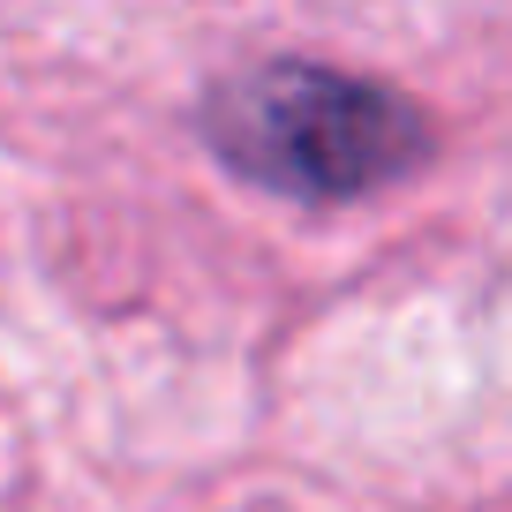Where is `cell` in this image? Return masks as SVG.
<instances>
[{
    "label": "cell",
    "mask_w": 512,
    "mask_h": 512,
    "mask_svg": "<svg viewBox=\"0 0 512 512\" xmlns=\"http://www.w3.org/2000/svg\"><path fill=\"white\" fill-rule=\"evenodd\" d=\"M196 136L226 174L287 204L377 196L437 151L430 113L407 91L354 68L294 61V53L219 76L196 106Z\"/></svg>",
    "instance_id": "1"
}]
</instances>
